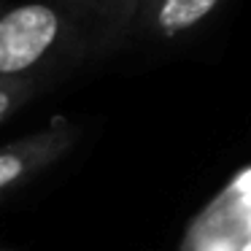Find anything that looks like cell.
Segmentation results:
<instances>
[{
    "mask_svg": "<svg viewBox=\"0 0 251 251\" xmlns=\"http://www.w3.org/2000/svg\"><path fill=\"white\" fill-rule=\"evenodd\" d=\"M103 54L98 30L71 0H22L0 11V78L49 84Z\"/></svg>",
    "mask_w": 251,
    "mask_h": 251,
    "instance_id": "6da1fadb",
    "label": "cell"
},
{
    "mask_svg": "<svg viewBox=\"0 0 251 251\" xmlns=\"http://www.w3.org/2000/svg\"><path fill=\"white\" fill-rule=\"evenodd\" d=\"M76 141L78 127L65 116H54L38 132L0 146V200L17 195L44 170L65 159L73 151Z\"/></svg>",
    "mask_w": 251,
    "mask_h": 251,
    "instance_id": "7a4b0ae2",
    "label": "cell"
},
{
    "mask_svg": "<svg viewBox=\"0 0 251 251\" xmlns=\"http://www.w3.org/2000/svg\"><path fill=\"white\" fill-rule=\"evenodd\" d=\"M227 0H146L135 11L127 44H173L202 30Z\"/></svg>",
    "mask_w": 251,
    "mask_h": 251,
    "instance_id": "3957f363",
    "label": "cell"
},
{
    "mask_svg": "<svg viewBox=\"0 0 251 251\" xmlns=\"http://www.w3.org/2000/svg\"><path fill=\"white\" fill-rule=\"evenodd\" d=\"M73 6L92 22L103 41L105 54L127 44V33L135 11L146 0H71Z\"/></svg>",
    "mask_w": 251,
    "mask_h": 251,
    "instance_id": "277c9868",
    "label": "cell"
},
{
    "mask_svg": "<svg viewBox=\"0 0 251 251\" xmlns=\"http://www.w3.org/2000/svg\"><path fill=\"white\" fill-rule=\"evenodd\" d=\"M41 87L46 84L35 78H0V125L11 119L22 105H27Z\"/></svg>",
    "mask_w": 251,
    "mask_h": 251,
    "instance_id": "5b68a950",
    "label": "cell"
},
{
    "mask_svg": "<svg viewBox=\"0 0 251 251\" xmlns=\"http://www.w3.org/2000/svg\"><path fill=\"white\" fill-rule=\"evenodd\" d=\"M3 6H6V3H3V0H0V11H3Z\"/></svg>",
    "mask_w": 251,
    "mask_h": 251,
    "instance_id": "8992f818",
    "label": "cell"
},
{
    "mask_svg": "<svg viewBox=\"0 0 251 251\" xmlns=\"http://www.w3.org/2000/svg\"><path fill=\"white\" fill-rule=\"evenodd\" d=\"M0 251H8V249H3V246H0Z\"/></svg>",
    "mask_w": 251,
    "mask_h": 251,
    "instance_id": "52a82bcc",
    "label": "cell"
}]
</instances>
